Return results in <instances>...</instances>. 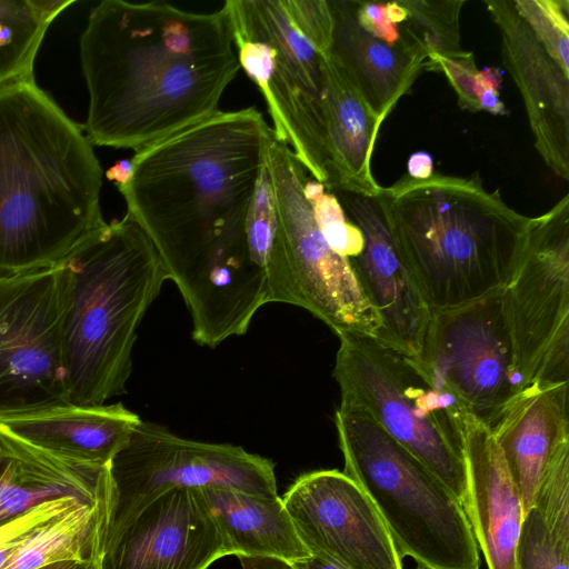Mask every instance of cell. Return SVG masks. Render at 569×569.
<instances>
[{
  "instance_id": "6da1fadb",
  "label": "cell",
  "mask_w": 569,
  "mask_h": 569,
  "mask_svg": "<svg viewBox=\"0 0 569 569\" xmlns=\"http://www.w3.org/2000/svg\"><path fill=\"white\" fill-rule=\"evenodd\" d=\"M273 139L256 108L219 110L137 151L128 183L118 188L126 214L177 286L200 346L244 335L269 303L246 224Z\"/></svg>"
},
{
  "instance_id": "7a4b0ae2",
  "label": "cell",
  "mask_w": 569,
  "mask_h": 569,
  "mask_svg": "<svg viewBox=\"0 0 569 569\" xmlns=\"http://www.w3.org/2000/svg\"><path fill=\"white\" fill-rule=\"evenodd\" d=\"M91 144L136 152L219 111L240 70L226 11L102 0L80 37Z\"/></svg>"
},
{
  "instance_id": "3957f363",
  "label": "cell",
  "mask_w": 569,
  "mask_h": 569,
  "mask_svg": "<svg viewBox=\"0 0 569 569\" xmlns=\"http://www.w3.org/2000/svg\"><path fill=\"white\" fill-rule=\"evenodd\" d=\"M102 169L34 79L0 88V276L59 263L106 223Z\"/></svg>"
},
{
  "instance_id": "277c9868",
  "label": "cell",
  "mask_w": 569,
  "mask_h": 569,
  "mask_svg": "<svg viewBox=\"0 0 569 569\" xmlns=\"http://www.w3.org/2000/svg\"><path fill=\"white\" fill-rule=\"evenodd\" d=\"M397 247L430 311L503 289L532 218L511 209L478 177L402 176L378 194Z\"/></svg>"
},
{
  "instance_id": "5b68a950",
  "label": "cell",
  "mask_w": 569,
  "mask_h": 569,
  "mask_svg": "<svg viewBox=\"0 0 569 569\" xmlns=\"http://www.w3.org/2000/svg\"><path fill=\"white\" fill-rule=\"evenodd\" d=\"M59 264L69 401L101 406L127 392L137 329L167 277L128 214L96 229Z\"/></svg>"
},
{
  "instance_id": "8992f818",
  "label": "cell",
  "mask_w": 569,
  "mask_h": 569,
  "mask_svg": "<svg viewBox=\"0 0 569 569\" xmlns=\"http://www.w3.org/2000/svg\"><path fill=\"white\" fill-rule=\"evenodd\" d=\"M335 423L343 472L368 496L401 557L420 569H479V548L461 502L367 412L340 405Z\"/></svg>"
},
{
  "instance_id": "52a82bcc",
  "label": "cell",
  "mask_w": 569,
  "mask_h": 569,
  "mask_svg": "<svg viewBox=\"0 0 569 569\" xmlns=\"http://www.w3.org/2000/svg\"><path fill=\"white\" fill-rule=\"evenodd\" d=\"M333 377L341 403L367 412L461 502L467 493L463 428L469 415L417 359L369 336H338Z\"/></svg>"
},
{
  "instance_id": "ba28073f",
  "label": "cell",
  "mask_w": 569,
  "mask_h": 569,
  "mask_svg": "<svg viewBox=\"0 0 569 569\" xmlns=\"http://www.w3.org/2000/svg\"><path fill=\"white\" fill-rule=\"evenodd\" d=\"M277 234L266 267L268 302L306 309L337 336L377 338L380 321L349 260L331 249L315 221L303 186L309 177L292 151L273 139L267 154Z\"/></svg>"
},
{
  "instance_id": "9c48e42d",
  "label": "cell",
  "mask_w": 569,
  "mask_h": 569,
  "mask_svg": "<svg viewBox=\"0 0 569 569\" xmlns=\"http://www.w3.org/2000/svg\"><path fill=\"white\" fill-rule=\"evenodd\" d=\"M503 303L523 388L569 382V194L532 218Z\"/></svg>"
},
{
  "instance_id": "30bf717a",
  "label": "cell",
  "mask_w": 569,
  "mask_h": 569,
  "mask_svg": "<svg viewBox=\"0 0 569 569\" xmlns=\"http://www.w3.org/2000/svg\"><path fill=\"white\" fill-rule=\"evenodd\" d=\"M109 469L113 500L107 535L176 488L222 487L259 496L278 495L271 460L239 446L184 439L142 420Z\"/></svg>"
},
{
  "instance_id": "8fae6325",
  "label": "cell",
  "mask_w": 569,
  "mask_h": 569,
  "mask_svg": "<svg viewBox=\"0 0 569 569\" xmlns=\"http://www.w3.org/2000/svg\"><path fill=\"white\" fill-rule=\"evenodd\" d=\"M417 361L471 417L491 428L523 389L503 289L466 305L430 311Z\"/></svg>"
},
{
  "instance_id": "7c38bea8",
  "label": "cell",
  "mask_w": 569,
  "mask_h": 569,
  "mask_svg": "<svg viewBox=\"0 0 569 569\" xmlns=\"http://www.w3.org/2000/svg\"><path fill=\"white\" fill-rule=\"evenodd\" d=\"M68 405L60 264L0 276V417Z\"/></svg>"
},
{
  "instance_id": "4fadbf2b",
  "label": "cell",
  "mask_w": 569,
  "mask_h": 569,
  "mask_svg": "<svg viewBox=\"0 0 569 569\" xmlns=\"http://www.w3.org/2000/svg\"><path fill=\"white\" fill-rule=\"evenodd\" d=\"M281 498L312 556L339 569H403V558L379 512L345 472L303 473Z\"/></svg>"
},
{
  "instance_id": "5bb4252c",
  "label": "cell",
  "mask_w": 569,
  "mask_h": 569,
  "mask_svg": "<svg viewBox=\"0 0 569 569\" xmlns=\"http://www.w3.org/2000/svg\"><path fill=\"white\" fill-rule=\"evenodd\" d=\"M226 556L199 488L159 496L107 535L100 569H208Z\"/></svg>"
},
{
  "instance_id": "9a60e30c",
  "label": "cell",
  "mask_w": 569,
  "mask_h": 569,
  "mask_svg": "<svg viewBox=\"0 0 569 569\" xmlns=\"http://www.w3.org/2000/svg\"><path fill=\"white\" fill-rule=\"evenodd\" d=\"M336 193L362 232V249L349 261L379 318L377 339L418 359L430 310L397 247L380 200L378 196Z\"/></svg>"
},
{
  "instance_id": "2e32d148",
  "label": "cell",
  "mask_w": 569,
  "mask_h": 569,
  "mask_svg": "<svg viewBox=\"0 0 569 569\" xmlns=\"http://www.w3.org/2000/svg\"><path fill=\"white\" fill-rule=\"evenodd\" d=\"M382 122L329 53L303 168L330 190L378 196L371 159Z\"/></svg>"
},
{
  "instance_id": "e0dca14e",
  "label": "cell",
  "mask_w": 569,
  "mask_h": 569,
  "mask_svg": "<svg viewBox=\"0 0 569 569\" xmlns=\"http://www.w3.org/2000/svg\"><path fill=\"white\" fill-rule=\"evenodd\" d=\"M501 37L502 63L521 94L533 146L546 166L569 180V74L543 49L511 0H486Z\"/></svg>"
},
{
  "instance_id": "ac0fdd59",
  "label": "cell",
  "mask_w": 569,
  "mask_h": 569,
  "mask_svg": "<svg viewBox=\"0 0 569 569\" xmlns=\"http://www.w3.org/2000/svg\"><path fill=\"white\" fill-rule=\"evenodd\" d=\"M568 391L569 382L527 386L490 428L525 515L551 466L569 450Z\"/></svg>"
},
{
  "instance_id": "d6986e66",
  "label": "cell",
  "mask_w": 569,
  "mask_h": 569,
  "mask_svg": "<svg viewBox=\"0 0 569 569\" xmlns=\"http://www.w3.org/2000/svg\"><path fill=\"white\" fill-rule=\"evenodd\" d=\"M463 453V509L479 551L488 569H517L522 502L490 428L470 415L465 420Z\"/></svg>"
},
{
  "instance_id": "ffe728a7",
  "label": "cell",
  "mask_w": 569,
  "mask_h": 569,
  "mask_svg": "<svg viewBox=\"0 0 569 569\" xmlns=\"http://www.w3.org/2000/svg\"><path fill=\"white\" fill-rule=\"evenodd\" d=\"M113 497L109 466L37 447L0 427V523L49 499Z\"/></svg>"
},
{
  "instance_id": "44dd1931",
  "label": "cell",
  "mask_w": 569,
  "mask_h": 569,
  "mask_svg": "<svg viewBox=\"0 0 569 569\" xmlns=\"http://www.w3.org/2000/svg\"><path fill=\"white\" fill-rule=\"evenodd\" d=\"M333 18L330 57L381 122L409 93L428 61L427 53L401 38L389 44L357 21L351 0H329Z\"/></svg>"
},
{
  "instance_id": "7402d4cb",
  "label": "cell",
  "mask_w": 569,
  "mask_h": 569,
  "mask_svg": "<svg viewBox=\"0 0 569 569\" xmlns=\"http://www.w3.org/2000/svg\"><path fill=\"white\" fill-rule=\"evenodd\" d=\"M140 417L121 402L62 406L0 417V427L46 450L109 466L127 443Z\"/></svg>"
},
{
  "instance_id": "603a6c76",
  "label": "cell",
  "mask_w": 569,
  "mask_h": 569,
  "mask_svg": "<svg viewBox=\"0 0 569 569\" xmlns=\"http://www.w3.org/2000/svg\"><path fill=\"white\" fill-rule=\"evenodd\" d=\"M199 490L219 530L226 556L273 557L290 563L312 556L278 495L259 496L222 487Z\"/></svg>"
},
{
  "instance_id": "cb8c5ba5",
  "label": "cell",
  "mask_w": 569,
  "mask_h": 569,
  "mask_svg": "<svg viewBox=\"0 0 569 569\" xmlns=\"http://www.w3.org/2000/svg\"><path fill=\"white\" fill-rule=\"evenodd\" d=\"M517 569H569V450L551 466L523 517Z\"/></svg>"
},
{
  "instance_id": "d4e9b609",
  "label": "cell",
  "mask_w": 569,
  "mask_h": 569,
  "mask_svg": "<svg viewBox=\"0 0 569 569\" xmlns=\"http://www.w3.org/2000/svg\"><path fill=\"white\" fill-rule=\"evenodd\" d=\"M74 2L0 0V88L34 79V60L50 23Z\"/></svg>"
},
{
  "instance_id": "484cf974",
  "label": "cell",
  "mask_w": 569,
  "mask_h": 569,
  "mask_svg": "<svg viewBox=\"0 0 569 569\" xmlns=\"http://www.w3.org/2000/svg\"><path fill=\"white\" fill-rule=\"evenodd\" d=\"M400 1L407 10L405 21L398 24L400 38L421 48L428 60L453 57L465 51L460 37L463 0Z\"/></svg>"
},
{
  "instance_id": "4316f807",
  "label": "cell",
  "mask_w": 569,
  "mask_h": 569,
  "mask_svg": "<svg viewBox=\"0 0 569 569\" xmlns=\"http://www.w3.org/2000/svg\"><path fill=\"white\" fill-rule=\"evenodd\" d=\"M548 54L569 74V0H511Z\"/></svg>"
},
{
  "instance_id": "83f0119b",
  "label": "cell",
  "mask_w": 569,
  "mask_h": 569,
  "mask_svg": "<svg viewBox=\"0 0 569 569\" xmlns=\"http://www.w3.org/2000/svg\"><path fill=\"white\" fill-rule=\"evenodd\" d=\"M325 189L323 184L308 177L303 193L310 203L317 227L328 244L338 254L350 260L362 249V232L357 224L346 218L337 196L326 192Z\"/></svg>"
},
{
  "instance_id": "f1b7e54d",
  "label": "cell",
  "mask_w": 569,
  "mask_h": 569,
  "mask_svg": "<svg viewBox=\"0 0 569 569\" xmlns=\"http://www.w3.org/2000/svg\"><path fill=\"white\" fill-rule=\"evenodd\" d=\"M246 228L250 257L266 273L277 234V211L267 161L249 206Z\"/></svg>"
},
{
  "instance_id": "f546056e",
  "label": "cell",
  "mask_w": 569,
  "mask_h": 569,
  "mask_svg": "<svg viewBox=\"0 0 569 569\" xmlns=\"http://www.w3.org/2000/svg\"><path fill=\"white\" fill-rule=\"evenodd\" d=\"M82 500L84 499L72 496L49 499L0 523V568L14 550L36 530L64 513Z\"/></svg>"
},
{
  "instance_id": "4dcf8cb0",
  "label": "cell",
  "mask_w": 569,
  "mask_h": 569,
  "mask_svg": "<svg viewBox=\"0 0 569 569\" xmlns=\"http://www.w3.org/2000/svg\"><path fill=\"white\" fill-rule=\"evenodd\" d=\"M425 70L442 72L448 79L458 97L461 109L478 112L479 86L477 80L478 68L472 52L465 50L453 57H436L427 61Z\"/></svg>"
},
{
  "instance_id": "1f68e13d",
  "label": "cell",
  "mask_w": 569,
  "mask_h": 569,
  "mask_svg": "<svg viewBox=\"0 0 569 569\" xmlns=\"http://www.w3.org/2000/svg\"><path fill=\"white\" fill-rule=\"evenodd\" d=\"M358 23L373 37L395 44L400 39L398 24L393 23L383 2L351 0Z\"/></svg>"
},
{
  "instance_id": "d6a6232c",
  "label": "cell",
  "mask_w": 569,
  "mask_h": 569,
  "mask_svg": "<svg viewBox=\"0 0 569 569\" xmlns=\"http://www.w3.org/2000/svg\"><path fill=\"white\" fill-rule=\"evenodd\" d=\"M433 173L432 158L423 151L416 152L408 160V176L415 179H426Z\"/></svg>"
},
{
  "instance_id": "836d02e7",
  "label": "cell",
  "mask_w": 569,
  "mask_h": 569,
  "mask_svg": "<svg viewBox=\"0 0 569 569\" xmlns=\"http://www.w3.org/2000/svg\"><path fill=\"white\" fill-rule=\"evenodd\" d=\"M242 569H295L292 563L273 557H238Z\"/></svg>"
},
{
  "instance_id": "e575fe53",
  "label": "cell",
  "mask_w": 569,
  "mask_h": 569,
  "mask_svg": "<svg viewBox=\"0 0 569 569\" xmlns=\"http://www.w3.org/2000/svg\"><path fill=\"white\" fill-rule=\"evenodd\" d=\"M132 173V162L131 159H121L118 160L113 166H111L106 171V177L108 180L117 183V187H123L128 183Z\"/></svg>"
},
{
  "instance_id": "d590c367",
  "label": "cell",
  "mask_w": 569,
  "mask_h": 569,
  "mask_svg": "<svg viewBox=\"0 0 569 569\" xmlns=\"http://www.w3.org/2000/svg\"><path fill=\"white\" fill-rule=\"evenodd\" d=\"M292 566L295 569H339L338 567L316 556H311L307 559L297 561L292 563Z\"/></svg>"
},
{
  "instance_id": "8d00e7d4",
  "label": "cell",
  "mask_w": 569,
  "mask_h": 569,
  "mask_svg": "<svg viewBox=\"0 0 569 569\" xmlns=\"http://www.w3.org/2000/svg\"><path fill=\"white\" fill-rule=\"evenodd\" d=\"M76 563H80V562H73V561L57 562V563L43 567L41 569H71Z\"/></svg>"
},
{
  "instance_id": "74e56055",
  "label": "cell",
  "mask_w": 569,
  "mask_h": 569,
  "mask_svg": "<svg viewBox=\"0 0 569 569\" xmlns=\"http://www.w3.org/2000/svg\"><path fill=\"white\" fill-rule=\"evenodd\" d=\"M71 569H100L99 561L76 563Z\"/></svg>"
}]
</instances>
